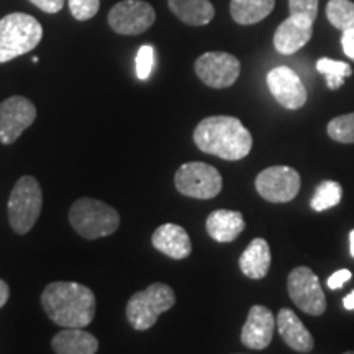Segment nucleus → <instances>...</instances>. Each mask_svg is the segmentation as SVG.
<instances>
[{
    "label": "nucleus",
    "instance_id": "f257e3e1",
    "mask_svg": "<svg viewBox=\"0 0 354 354\" xmlns=\"http://www.w3.org/2000/svg\"><path fill=\"white\" fill-rule=\"evenodd\" d=\"M44 313L63 328H84L95 317V295L77 282H51L41 294Z\"/></svg>",
    "mask_w": 354,
    "mask_h": 354
},
{
    "label": "nucleus",
    "instance_id": "f03ea898",
    "mask_svg": "<svg viewBox=\"0 0 354 354\" xmlns=\"http://www.w3.org/2000/svg\"><path fill=\"white\" fill-rule=\"evenodd\" d=\"M197 148L225 161H240L253 148V136L240 118L215 115L203 118L194 131Z\"/></svg>",
    "mask_w": 354,
    "mask_h": 354
},
{
    "label": "nucleus",
    "instance_id": "7ed1b4c3",
    "mask_svg": "<svg viewBox=\"0 0 354 354\" xmlns=\"http://www.w3.org/2000/svg\"><path fill=\"white\" fill-rule=\"evenodd\" d=\"M69 223L79 236L86 240H99L117 232L120 225V215L105 202L84 197L71 207Z\"/></svg>",
    "mask_w": 354,
    "mask_h": 354
},
{
    "label": "nucleus",
    "instance_id": "20e7f679",
    "mask_svg": "<svg viewBox=\"0 0 354 354\" xmlns=\"http://www.w3.org/2000/svg\"><path fill=\"white\" fill-rule=\"evenodd\" d=\"M43 26L28 13H10L0 20V63H8L38 46Z\"/></svg>",
    "mask_w": 354,
    "mask_h": 354
},
{
    "label": "nucleus",
    "instance_id": "39448f33",
    "mask_svg": "<svg viewBox=\"0 0 354 354\" xmlns=\"http://www.w3.org/2000/svg\"><path fill=\"white\" fill-rule=\"evenodd\" d=\"M176 294L167 284L154 282L148 289L136 292L127 304V318L138 331H146L156 325L161 313L174 307Z\"/></svg>",
    "mask_w": 354,
    "mask_h": 354
},
{
    "label": "nucleus",
    "instance_id": "423d86ee",
    "mask_svg": "<svg viewBox=\"0 0 354 354\" xmlns=\"http://www.w3.org/2000/svg\"><path fill=\"white\" fill-rule=\"evenodd\" d=\"M43 192L33 176H24L13 185L8 198V221L13 232L26 234L35 227L41 214Z\"/></svg>",
    "mask_w": 354,
    "mask_h": 354
},
{
    "label": "nucleus",
    "instance_id": "0eeeda50",
    "mask_svg": "<svg viewBox=\"0 0 354 354\" xmlns=\"http://www.w3.org/2000/svg\"><path fill=\"white\" fill-rule=\"evenodd\" d=\"M176 189L185 197L198 198V201H209L220 194L221 176L218 169L205 162H185L176 171L174 176Z\"/></svg>",
    "mask_w": 354,
    "mask_h": 354
},
{
    "label": "nucleus",
    "instance_id": "6e6552de",
    "mask_svg": "<svg viewBox=\"0 0 354 354\" xmlns=\"http://www.w3.org/2000/svg\"><path fill=\"white\" fill-rule=\"evenodd\" d=\"M287 290H289L292 302L302 312L312 317H318L325 312V294H323L317 274H313L310 268L300 266V268L292 269L287 279Z\"/></svg>",
    "mask_w": 354,
    "mask_h": 354
},
{
    "label": "nucleus",
    "instance_id": "1a4fd4ad",
    "mask_svg": "<svg viewBox=\"0 0 354 354\" xmlns=\"http://www.w3.org/2000/svg\"><path fill=\"white\" fill-rule=\"evenodd\" d=\"M256 190L264 201L286 203L294 201L300 190V174L294 167L272 166L256 177Z\"/></svg>",
    "mask_w": 354,
    "mask_h": 354
},
{
    "label": "nucleus",
    "instance_id": "9d476101",
    "mask_svg": "<svg viewBox=\"0 0 354 354\" xmlns=\"http://www.w3.org/2000/svg\"><path fill=\"white\" fill-rule=\"evenodd\" d=\"M156 21L153 6L143 0H123L109 12V25L118 35H141Z\"/></svg>",
    "mask_w": 354,
    "mask_h": 354
},
{
    "label": "nucleus",
    "instance_id": "9b49d317",
    "mask_svg": "<svg viewBox=\"0 0 354 354\" xmlns=\"http://www.w3.org/2000/svg\"><path fill=\"white\" fill-rule=\"evenodd\" d=\"M241 64L233 55L223 51H210L198 56L196 61V74L205 86L225 88L233 86L240 77Z\"/></svg>",
    "mask_w": 354,
    "mask_h": 354
},
{
    "label": "nucleus",
    "instance_id": "f8f14e48",
    "mask_svg": "<svg viewBox=\"0 0 354 354\" xmlns=\"http://www.w3.org/2000/svg\"><path fill=\"white\" fill-rule=\"evenodd\" d=\"M37 120V109L21 95L8 97L0 104V143L12 145Z\"/></svg>",
    "mask_w": 354,
    "mask_h": 354
},
{
    "label": "nucleus",
    "instance_id": "ddd939ff",
    "mask_svg": "<svg viewBox=\"0 0 354 354\" xmlns=\"http://www.w3.org/2000/svg\"><path fill=\"white\" fill-rule=\"evenodd\" d=\"M268 87L279 104L289 110L304 107L307 102V88L295 71L287 66H279L268 73Z\"/></svg>",
    "mask_w": 354,
    "mask_h": 354
},
{
    "label": "nucleus",
    "instance_id": "4468645a",
    "mask_svg": "<svg viewBox=\"0 0 354 354\" xmlns=\"http://www.w3.org/2000/svg\"><path fill=\"white\" fill-rule=\"evenodd\" d=\"M272 312L264 305L251 307L248 318L241 330V343L251 349H264L272 342L274 328H276Z\"/></svg>",
    "mask_w": 354,
    "mask_h": 354
},
{
    "label": "nucleus",
    "instance_id": "2eb2a0df",
    "mask_svg": "<svg viewBox=\"0 0 354 354\" xmlns=\"http://www.w3.org/2000/svg\"><path fill=\"white\" fill-rule=\"evenodd\" d=\"M313 21L290 15L274 33V46L281 55H294L312 38Z\"/></svg>",
    "mask_w": 354,
    "mask_h": 354
},
{
    "label": "nucleus",
    "instance_id": "dca6fc26",
    "mask_svg": "<svg viewBox=\"0 0 354 354\" xmlns=\"http://www.w3.org/2000/svg\"><path fill=\"white\" fill-rule=\"evenodd\" d=\"M151 243L159 253L172 259H185L192 253V241L180 225L165 223L158 227L151 236Z\"/></svg>",
    "mask_w": 354,
    "mask_h": 354
},
{
    "label": "nucleus",
    "instance_id": "f3484780",
    "mask_svg": "<svg viewBox=\"0 0 354 354\" xmlns=\"http://www.w3.org/2000/svg\"><path fill=\"white\" fill-rule=\"evenodd\" d=\"M277 330L287 346L297 353H310L313 349V336L305 328L302 320L290 308H282L277 315Z\"/></svg>",
    "mask_w": 354,
    "mask_h": 354
},
{
    "label": "nucleus",
    "instance_id": "a211bd4d",
    "mask_svg": "<svg viewBox=\"0 0 354 354\" xmlns=\"http://www.w3.org/2000/svg\"><path fill=\"white\" fill-rule=\"evenodd\" d=\"M205 227L212 240L218 243H230L240 236L246 223L240 212L215 210L207 216Z\"/></svg>",
    "mask_w": 354,
    "mask_h": 354
},
{
    "label": "nucleus",
    "instance_id": "6ab92c4d",
    "mask_svg": "<svg viewBox=\"0 0 354 354\" xmlns=\"http://www.w3.org/2000/svg\"><path fill=\"white\" fill-rule=\"evenodd\" d=\"M51 348L57 354H94L99 349V342L82 328H64L55 335Z\"/></svg>",
    "mask_w": 354,
    "mask_h": 354
},
{
    "label": "nucleus",
    "instance_id": "aec40b11",
    "mask_svg": "<svg viewBox=\"0 0 354 354\" xmlns=\"http://www.w3.org/2000/svg\"><path fill=\"white\" fill-rule=\"evenodd\" d=\"M240 269L246 277L263 279L268 276L271 269V250H269L268 241L263 238H256L248 245L240 256Z\"/></svg>",
    "mask_w": 354,
    "mask_h": 354
},
{
    "label": "nucleus",
    "instance_id": "412c9836",
    "mask_svg": "<svg viewBox=\"0 0 354 354\" xmlns=\"http://www.w3.org/2000/svg\"><path fill=\"white\" fill-rule=\"evenodd\" d=\"M167 3L177 19L192 26L210 24L215 17V8L210 0H169Z\"/></svg>",
    "mask_w": 354,
    "mask_h": 354
},
{
    "label": "nucleus",
    "instance_id": "4be33fe9",
    "mask_svg": "<svg viewBox=\"0 0 354 354\" xmlns=\"http://www.w3.org/2000/svg\"><path fill=\"white\" fill-rule=\"evenodd\" d=\"M274 0H232L230 13L240 25H254L274 10Z\"/></svg>",
    "mask_w": 354,
    "mask_h": 354
},
{
    "label": "nucleus",
    "instance_id": "5701e85b",
    "mask_svg": "<svg viewBox=\"0 0 354 354\" xmlns=\"http://www.w3.org/2000/svg\"><path fill=\"white\" fill-rule=\"evenodd\" d=\"M317 71L325 76L326 86H328L331 91L342 87L344 84V79L349 77L353 74L351 66H349L348 63L330 59V57H322V59H318Z\"/></svg>",
    "mask_w": 354,
    "mask_h": 354
},
{
    "label": "nucleus",
    "instance_id": "b1692460",
    "mask_svg": "<svg viewBox=\"0 0 354 354\" xmlns=\"http://www.w3.org/2000/svg\"><path fill=\"white\" fill-rule=\"evenodd\" d=\"M343 189L336 180H323L312 197V209L315 212L328 210L342 202Z\"/></svg>",
    "mask_w": 354,
    "mask_h": 354
},
{
    "label": "nucleus",
    "instance_id": "393cba45",
    "mask_svg": "<svg viewBox=\"0 0 354 354\" xmlns=\"http://www.w3.org/2000/svg\"><path fill=\"white\" fill-rule=\"evenodd\" d=\"M326 19L338 30L354 28V2L351 0H330L326 6Z\"/></svg>",
    "mask_w": 354,
    "mask_h": 354
},
{
    "label": "nucleus",
    "instance_id": "a878e982",
    "mask_svg": "<svg viewBox=\"0 0 354 354\" xmlns=\"http://www.w3.org/2000/svg\"><path fill=\"white\" fill-rule=\"evenodd\" d=\"M330 138L339 143H354V112L339 115L328 123Z\"/></svg>",
    "mask_w": 354,
    "mask_h": 354
},
{
    "label": "nucleus",
    "instance_id": "bb28decb",
    "mask_svg": "<svg viewBox=\"0 0 354 354\" xmlns=\"http://www.w3.org/2000/svg\"><path fill=\"white\" fill-rule=\"evenodd\" d=\"M154 68V48L151 44H143L136 55V76L141 81H148Z\"/></svg>",
    "mask_w": 354,
    "mask_h": 354
},
{
    "label": "nucleus",
    "instance_id": "cd10ccee",
    "mask_svg": "<svg viewBox=\"0 0 354 354\" xmlns=\"http://www.w3.org/2000/svg\"><path fill=\"white\" fill-rule=\"evenodd\" d=\"M100 8V0H69V10L79 21L91 20Z\"/></svg>",
    "mask_w": 354,
    "mask_h": 354
},
{
    "label": "nucleus",
    "instance_id": "c85d7f7f",
    "mask_svg": "<svg viewBox=\"0 0 354 354\" xmlns=\"http://www.w3.org/2000/svg\"><path fill=\"white\" fill-rule=\"evenodd\" d=\"M290 15L315 21L318 13V0H289Z\"/></svg>",
    "mask_w": 354,
    "mask_h": 354
},
{
    "label": "nucleus",
    "instance_id": "c756f323",
    "mask_svg": "<svg viewBox=\"0 0 354 354\" xmlns=\"http://www.w3.org/2000/svg\"><path fill=\"white\" fill-rule=\"evenodd\" d=\"M351 271L349 269H338V271L331 274L328 277V281H326V284H328L330 289H342V287L346 284V282L351 279Z\"/></svg>",
    "mask_w": 354,
    "mask_h": 354
},
{
    "label": "nucleus",
    "instance_id": "7c9ffc66",
    "mask_svg": "<svg viewBox=\"0 0 354 354\" xmlns=\"http://www.w3.org/2000/svg\"><path fill=\"white\" fill-rule=\"evenodd\" d=\"M30 2L46 13H57L64 6V0H30Z\"/></svg>",
    "mask_w": 354,
    "mask_h": 354
},
{
    "label": "nucleus",
    "instance_id": "2f4dec72",
    "mask_svg": "<svg viewBox=\"0 0 354 354\" xmlns=\"http://www.w3.org/2000/svg\"><path fill=\"white\" fill-rule=\"evenodd\" d=\"M342 46L344 55H346L349 59L354 61V28L344 30L342 37Z\"/></svg>",
    "mask_w": 354,
    "mask_h": 354
},
{
    "label": "nucleus",
    "instance_id": "473e14b6",
    "mask_svg": "<svg viewBox=\"0 0 354 354\" xmlns=\"http://www.w3.org/2000/svg\"><path fill=\"white\" fill-rule=\"evenodd\" d=\"M8 297H10V289H8L7 282H3L2 279H0V308L8 302Z\"/></svg>",
    "mask_w": 354,
    "mask_h": 354
},
{
    "label": "nucleus",
    "instance_id": "72a5a7b5",
    "mask_svg": "<svg viewBox=\"0 0 354 354\" xmlns=\"http://www.w3.org/2000/svg\"><path fill=\"white\" fill-rule=\"evenodd\" d=\"M343 305L346 310H354V290L343 299Z\"/></svg>",
    "mask_w": 354,
    "mask_h": 354
},
{
    "label": "nucleus",
    "instance_id": "f704fd0d",
    "mask_svg": "<svg viewBox=\"0 0 354 354\" xmlns=\"http://www.w3.org/2000/svg\"><path fill=\"white\" fill-rule=\"evenodd\" d=\"M349 243H351V254L354 258V230H351V233H349Z\"/></svg>",
    "mask_w": 354,
    "mask_h": 354
}]
</instances>
